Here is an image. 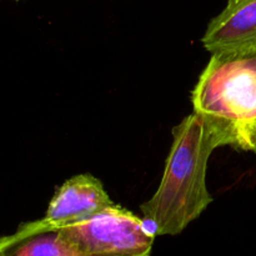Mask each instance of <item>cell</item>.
I'll list each match as a JSON object with an SVG mask.
<instances>
[{
	"mask_svg": "<svg viewBox=\"0 0 256 256\" xmlns=\"http://www.w3.org/2000/svg\"><path fill=\"white\" fill-rule=\"evenodd\" d=\"M58 232L72 249L89 256H150L156 236L146 220L114 204Z\"/></svg>",
	"mask_w": 256,
	"mask_h": 256,
	"instance_id": "cell-3",
	"label": "cell"
},
{
	"mask_svg": "<svg viewBox=\"0 0 256 256\" xmlns=\"http://www.w3.org/2000/svg\"><path fill=\"white\" fill-rule=\"evenodd\" d=\"M16 2H19V0H16Z\"/></svg>",
	"mask_w": 256,
	"mask_h": 256,
	"instance_id": "cell-8",
	"label": "cell"
},
{
	"mask_svg": "<svg viewBox=\"0 0 256 256\" xmlns=\"http://www.w3.org/2000/svg\"><path fill=\"white\" fill-rule=\"evenodd\" d=\"M222 148L206 120L196 112L172 129V144L156 192L140 206L156 236L179 235L212 204L208 162Z\"/></svg>",
	"mask_w": 256,
	"mask_h": 256,
	"instance_id": "cell-1",
	"label": "cell"
},
{
	"mask_svg": "<svg viewBox=\"0 0 256 256\" xmlns=\"http://www.w3.org/2000/svg\"><path fill=\"white\" fill-rule=\"evenodd\" d=\"M112 204L100 180L90 174L75 175L58 188L42 219L20 226L26 230H58L90 219Z\"/></svg>",
	"mask_w": 256,
	"mask_h": 256,
	"instance_id": "cell-4",
	"label": "cell"
},
{
	"mask_svg": "<svg viewBox=\"0 0 256 256\" xmlns=\"http://www.w3.org/2000/svg\"><path fill=\"white\" fill-rule=\"evenodd\" d=\"M0 256H89L72 249L58 230H26L19 226L0 238ZM94 256V255H92Z\"/></svg>",
	"mask_w": 256,
	"mask_h": 256,
	"instance_id": "cell-6",
	"label": "cell"
},
{
	"mask_svg": "<svg viewBox=\"0 0 256 256\" xmlns=\"http://www.w3.org/2000/svg\"><path fill=\"white\" fill-rule=\"evenodd\" d=\"M202 42L212 54L256 50V0L226 5L209 22Z\"/></svg>",
	"mask_w": 256,
	"mask_h": 256,
	"instance_id": "cell-5",
	"label": "cell"
},
{
	"mask_svg": "<svg viewBox=\"0 0 256 256\" xmlns=\"http://www.w3.org/2000/svg\"><path fill=\"white\" fill-rule=\"evenodd\" d=\"M192 102L222 146L256 152V50L212 54Z\"/></svg>",
	"mask_w": 256,
	"mask_h": 256,
	"instance_id": "cell-2",
	"label": "cell"
},
{
	"mask_svg": "<svg viewBox=\"0 0 256 256\" xmlns=\"http://www.w3.org/2000/svg\"><path fill=\"white\" fill-rule=\"evenodd\" d=\"M242 2V0H228V6H232V5H235V4H238V2Z\"/></svg>",
	"mask_w": 256,
	"mask_h": 256,
	"instance_id": "cell-7",
	"label": "cell"
}]
</instances>
